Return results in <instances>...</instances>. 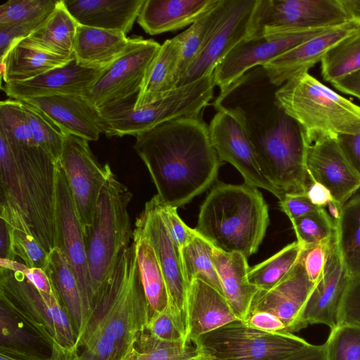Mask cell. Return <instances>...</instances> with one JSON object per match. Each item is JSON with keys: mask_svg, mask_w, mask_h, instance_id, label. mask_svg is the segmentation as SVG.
Here are the masks:
<instances>
[{"mask_svg": "<svg viewBox=\"0 0 360 360\" xmlns=\"http://www.w3.org/2000/svg\"><path fill=\"white\" fill-rule=\"evenodd\" d=\"M274 86L264 71H252L221 95L219 105L243 115L263 175L284 196L306 195L309 144L298 123L276 103Z\"/></svg>", "mask_w": 360, "mask_h": 360, "instance_id": "6da1fadb", "label": "cell"}, {"mask_svg": "<svg viewBox=\"0 0 360 360\" xmlns=\"http://www.w3.org/2000/svg\"><path fill=\"white\" fill-rule=\"evenodd\" d=\"M135 136L134 148L162 203L178 208L215 181L222 161L200 117L167 121Z\"/></svg>", "mask_w": 360, "mask_h": 360, "instance_id": "7a4b0ae2", "label": "cell"}, {"mask_svg": "<svg viewBox=\"0 0 360 360\" xmlns=\"http://www.w3.org/2000/svg\"><path fill=\"white\" fill-rule=\"evenodd\" d=\"M56 165L39 146L10 142L0 132V218L47 253L56 247Z\"/></svg>", "mask_w": 360, "mask_h": 360, "instance_id": "3957f363", "label": "cell"}, {"mask_svg": "<svg viewBox=\"0 0 360 360\" xmlns=\"http://www.w3.org/2000/svg\"><path fill=\"white\" fill-rule=\"evenodd\" d=\"M150 318L133 241L119 255L77 340L78 353L87 339L102 331L115 343L116 360H126Z\"/></svg>", "mask_w": 360, "mask_h": 360, "instance_id": "277c9868", "label": "cell"}, {"mask_svg": "<svg viewBox=\"0 0 360 360\" xmlns=\"http://www.w3.org/2000/svg\"><path fill=\"white\" fill-rule=\"evenodd\" d=\"M269 222L268 206L257 188L219 183L202 204L194 229L214 248L248 259L257 251Z\"/></svg>", "mask_w": 360, "mask_h": 360, "instance_id": "5b68a950", "label": "cell"}, {"mask_svg": "<svg viewBox=\"0 0 360 360\" xmlns=\"http://www.w3.org/2000/svg\"><path fill=\"white\" fill-rule=\"evenodd\" d=\"M275 100L298 123L309 144L324 138L360 134V106L308 71L278 86Z\"/></svg>", "mask_w": 360, "mask_h": 360, "instance_id": "8992f818", "label": "cell"}, {"mask_svg": "<svg viewBox=\"0 0 360 360\" xmlns=\"http://www.w3.org/2000/svg\"><path fill=\"white\" fill-rule=\"evenodd\" d=\"M0 304L58 360H74L77 335L58 297L37 290L20 272L0 267Z\"/></svg>", "mask_w": 360, "mask_h": 360, "instance_id": "52a82bcc", "label": "cell"}, {"mask_svg": "<svg viewBox=\"0 0 360 360\" xmlns=\"http://www.w3.org/2000/svg\"><path fill=\"white\" fill-rule=\"evenodd\" d=\"M132 193L111 170L101 191L91 225L84 231L92 310L120 252L131 245L129 205Z\"/></svg>", "mask_w": 360, "mask_h": 360, "instance_id": "ba28073f", "label": "cell"}, {"mask_svg": "<svg viewBox=\"0 0 360 360\" xmlns=\"http://www.w3.org/2000/svg\"><path fill=\"white\" fill-rule=\"evenodd\" d=\"M192 343L207 360H277L311 345L293 333L260 330L240 319L205 333Z\"/></svg>", "mask_w": 360, "mask_h": 360, "instance_id": "9c48e42d", "label": "cell"}, {"mask_svg": "<svg viewBox=\"0 0 360 360\" xmlns=\"http://www.w3.org/2000/svg\"><path fill=\"white\" fill-rule=\"evenodd\" d=\"M259 0H220L198 54L176 86L193 82L214 72L240 42L254 35Z\"/></svg>", "mask_w": 360, "mask_h": 360, "instance_id": "30bf717a", "label": "cell"}, {"mask_svg": "<svg viewBox=\"0 0 360 360\" xmlns=\"http://www.w3.org/2000/svg\"><path fill=\"white\" fill-rule=\"evenodd\" d=\"M135 226L149 240L163 273L168 294V308L177 328L187 343L188 331L187 296L181 249L172 240L160 215L157 195L148 201Z\"/></svg>", "mask_w": 360, "mask_h": 360, "instance_id": "8fae6325", "label": "cell"}, {"mask_svg": "<svg viewBox=\"0 0 360 360\" xmlns=\"http://www.w3.org/2000/svg\"><path fill=\"white\" fill-rule=\"evenodd\" d=\"M208 127L211 143L219 159L235 167L245 183L268 191L281 200L284 195L262 174L241 112L216 106Z\"/></svg>", "mask_w": 360, "mask_h": 360, "instance_id": "7c38bea8", "label": "cell"}, {"mask_svg": "<svg viewBox=\"0 0 360 360\" xmlns=\"http://www.w3.org/2000/svg\"><path fill=\"white\" fill-rule=\"evenodd\" d=\"M349 21L340 0H259L254 35L332 27Z\"/></svg>", "mask_w": 360, "mask_h": 360, "instance_id": "4fadbf2b", "label": "cell"}, {"mask_svg": "<svg viewBox=\"0 0 360 360\" xmlns=\"http://www.w3.org/2000/svg\"><path fill=\"white\" fill-rule=\"evenodd\" d=\"M60 163L64 170L83 232L93 221L96 203L112 170L109 164H99L89 141L63 134Z\"/></svg>", "mask_w": 360, "mask_h": 360, "instance_id": "5bb4252c", "label": "cell"}, {"mask_svg": "<svg viewBox=\"0 0 360 360\" xmlns=\"http://www.w3.org/2000/svg\"><path fill=\"white\" fill-rule=\"evenodd\" d=\"M332 27L252 35L240 42L216 67L214 84L226 91L248 70L271 60Z\"/></svg>", "mask_w": 360, "mask_h": 360, "instance_id": "9a60e30c", "label": "cell"}, {"mask_svg": "<svg viewBox=\"0 0 360 360\" xmlns=\"http://www.w3.org/2000/svg\"><path fill=\"white\" fill-rule=\"evenodd\" d=\"M55 228L56 247L63 252L74 273L90 317L92 291L84 235L60 162L56 169Z\"/></svg>", "mask_w": 360, "mask_h": 360, "instance_id": "2e32d148", "label": "cell"}, {"mask_svg": "<svg viewBox=\"0 0 360 360\" xmlns=\"http://www.w3.org/2000/svg\"><path fill=\"white\" fill-rule=\"evenodd\" d=\"M160 46L153 39L136 37L127 51L102 73L85 97L97 109L134 97Z\"/></svg>", "mask_w": 360, "mask_h": 360, "instance_id": "e0dca14e", "label": "cell"}, {"mask_svg": "<svg viewBox=\"0 0 360 360\" xmlns=\"http://www.w3.org/2000/svg\"><path fill=\"white\" fill-rule=\"evenodd\" d=\"M306 163L310 181L325 186L342 205L360 188V176L345 155L338 138H324L308 145Z\"/></svg>", "mask_w": 360, "mask_h": 360, "instance_id": "ac0fdd59", "label": "cell"}, {"mask_svg": "<svg viewBox=\"0 0 360 360\" xmlns=\"http://www.w3.org/2000/svg\"><path fill=\"white\" fill-rule=\"evenodd\" d=\"M315 285L299 259L295 268L274 287L258 290L249 314L257 311L271 313L285 324V333L298 332L302 330L303 311Z\"/></svg>", "mask_w": 360, "mask_h": 360, "instance_id": "d6986e66", "label": "cell"}, {"mask_svg": "<svg viewBox=\"0 0 360 360\" xmlns=\"http://www.w3.org/2000/svg\"><path fill=\"white\" fill-rule=\"evenodd\" d=\"M104 71L84 67L73 57L31 79L5 84L2 89L10 98L20 101L54 95L86 96Z\"/></svg>", "mask_w": 360, "mask_h": 360, "instance_id": "ffe728a7", "label": "cell"}, {"mask_svg": "<svg viewBox=\"0 0 360 360\" xmlns=\"http://www.w3.org/2000/svg\"><path fill=\"white\" fill-rule=\"evenodd\" d=\"M24 101L37 108L62 134L94 141L104 133L99 110L84 96L54 95Z\"/></svg>", "mask_w": 360, "mask_h": 360, "instance_id": "44dd1931", "label": "cell"}, {"mask_svg": "<svg viewBox=\"0 0 360 360\" xmlns=\"http://www.w3.org/2000/svg\"><path fill=\"white\" fill-rule=\"evenodd\" d=\"M349 281L335 240L323 274L306 304L301 328L312 324L326 325L330 330L334 328L338 324L340 305Z\"/></svg>", "mask_w": 360, "mask_h": 360, "instance_id": "7402d4cb", "label": "cell"}, {"mask_svg": "<svg viewBox=\"0 0 360 360\" xmlns=\"http://www.w3.org/2000/svg\"><path fill=\"white\" fill-rule=\"evenodd\" d=\"M356 23L349 21L334 27L281 54L262 68L270 82L280 86L292 77L309 71L326 53L352 32Z\"/></svg>", "mask_w": 360, "mask_h": 360, "instance_id": "603a6c76", "label": "cell"}, {"mask_svg": "<svg viewBox=\"0 0 360 360\" xmlns=\"http://www.w3.org/2000/svg\"><path fill=\"white\" fill-rule=\"evenodd\" d=\"M187 343L199 336L238 319L225 296L204 281L190 284L187 296Z\"/></svg>", "mask_w": 360, "mask_h": 360, "instance_id": "cb8c5ba5", "label": "cell"}, {"mask_svg": "<svg viewBox=\"0 0 360 360\" xmlns=\"http://www.w3.org/2000/svg\"><path fill=\"white\" fill-rule=\"evenodd\" d=\"M145 0H63L79 25L122 33L131 31Z\"/></svg>", "mask_w": 360, "mask_h": 360, "instance_id": "d4e9b609", "label": "cell"}, {"mask_svg": "<svg viewBox=\"0 0 360 360\" xmlns=\"http://www.w3.org/2000/svg\"><path fill=\"white\" fill-rule=\"evenodd\" d=\"M219 0H145L137 22L148 34L175 31L194 23Z\"/></svg>", "mask_w": 360, "mask_h": 360, "instance_id": "484cf974", "label": "cell"}, {"mask_svg": "<svg viewBox=\"0 0 360 360\" xmlns=\"http://www.w3.org/2000/svg\"><path fill=\"white\" fill-rule=\"evenodd\" d=\"M136 37L120 32L78 25L73 56L78 64L89 68L105 70L124 54Z\"/></svg>", "mask_w": 360, "mask_h": 360, "instance_id": "4316f807", "label": "cell"}, {"mask_svg": "<svg viewBox=\"0 0 360 360\" xmlns=\"http://www.w3.org/2000/svg\"><path fill=\"white\" fill-rule=\"evenodd\" d=\"M213 258L224 295L236 317L245 321L259 290L248 278V259L241 253L225 252L214 247Z\"/></svg>", "mask_w": 360, "mask_h": 360, "instance_id": "83f0119b", "label": "cell"}, {"mask_svg": "<svg viewBox=\"0 0 360 360\" xmlns=\"http://www.w3.org/2000/svg\"><path fill=\"white\" fill-rule=\"evenodd\" d=\"M44 271L72 323L77 340L84 330L89 315L74 273L58 247L49 253Z\"/></svg>", "mask_w": 360, "mask_h": 360, "instance_id": "f1b7e54d", "label": "cell"}, {"mask_svg": "<svg viewBox=\"0 0 360 360\" xmlns=\"http://www.w3.org/2000/svg\"><path fill=\"white\" fill-rule=\"evenodd\" d=\"M179 44L174 37L161 44L148 67L134 106L139 108L164 97L177 84Z\"/></svg>", "mask_w": 360, "mask_h": 360, "instance_id": "f546056e", "label": "cell"}, {"mask_svg": "<svg viewBox=\"0 0 360 360\" xmlns=\"http://www.w3.org/2000/svg\"><path fill=\"white\" fill-rule=\"evenodd\" d=\"M78 25L66 9L63 0H60L46 20L20 41L53 55L72 58Z\"/></svg>", "mask_w": 360, "mask_h": 360, "instance_id": "4dcf8cb0", "label": "cell"}, {"mask_svg": "<svg viewBox=\"0 0 360 360\" xmlns=\"http://www.w3.org/2000/svg\"><path fill=\"white\" fill-rule=\"evenodd\" d=\"M73 57L53 55L20 41L0 60L1 77L5 84L29 80L66 64Z\"/></svg>", "mask_w": 360, "mask_h": 360, "instance_id": "1f68e13d", "label": "cell"}, {"mask_svg": "<svg viewBox=\"0 0 360 360\" xmlns=\"http://www.w3.org/2000/svg\"><path fill=\"white\" fill-rule=\"evenodd\" d=\"M141 279L151 316L168 306V294L165 277L155 251L145 234L137 227L133 231Z\"/></svg>", "mask_w": 360, "mask_h": 360, "instance_id": "d6a6232c", "label": "cell"}, {"mask_svg": "<svg viewBox=\"0 0 360 360\" xmlns=\"http://www.w3.org/2000/svg\"><path fill=\"white\" fill-rule=\"evenodd\" d=\"M336 240L350 280H360V193L344 204Z\"/></svg>", "mask_w": 360, "mask_h": 360, "instance_id": "836d02e7", "label": "cell"}, {"mask_svg": "<svg viewBox=\"0 0 360 360\" xmlns=\"http://www.w3.org/2000/svg\"><path fill=\"white\" fill-rule=\"evenodd\" d=\"M184 275L189 287L200 278L217 289L223 290L213 258V246L196 231L191 240L181 248Z\"/></svg>", "mask_w": 360, "mask_h": 360, "instance_id": "e575fe53", "label": "cell"}, {"mask_svg": "<svg viewBox=\"0 0 360 360\" xmlns=\"http://www.w3.org/2000/svg\"><path fill=\"white\" fill-rule=\"evenodd\" d=\"M302 245L294 241L249 269L248 278L259 290H268L283 279L297 264Z\"/></svg>", "mask_w": 360, "mask_h": 360, "instance_id": "d590c367", "label": "cell"}, {"mask_svg": "<svg viewBox=\"0 0 360 360\" xmlns=\"http://www.w3.org/2000/svg\"><path fill=\"white\" fill-rule=\"evenodd\" d=\"M321 63V75L330 83L359 70L360 23H356L352 32L331 48Z\"/></svg>", "mask_w": 360, "mask_h": 360, "instance_id": "8d00e7d4", "label": "cell"}, {"mask_svg": "<svg viewBox=\"0 0 360 360\" xmlns=\"http://www.w3.org/2000/svg\"><path fill=\"white\" fill-rule=\"evenodd\" d=\"M199 355L193 343L161 340L145 330L126 360H189Z\"/></svg>", "mask_w": 360, "mask_h": 360, "instance_id": "74e56055", "label": "cell"}, {"mask_svg": "<svg viewBox=\"0 0 360 360\" xmlns=\"http://www.w3.org/2000/svg\"><path fill=\"white\" fill-rule=\"evenodd\" d=\"M60 0H8L0 6V25H33L40 27Z\"/></svg>", "mask_w": 360, "mask_h": 360, "instance_id": "f35d334b", "label": "cell"}, {"mask_svg": "<svg viewBox=\"0 0 360 360\" xmlns=\"http://www.w3.org/2000/svg\"><path fill=\"white\" fill-rule=\"evenodd\" d=\"M21 101L34 143L49 153L56 162H59L63 134L34 105Z\"/></svg>", "mask_w": 360, "mask_h": 360, "instance_id": "ab89813d", "label": "cell"}, {"mask_svg": "<svg viewBox=\"0 0 360 360\" xmlns=\"http://www.w3.org/2000/svg\"><path fill=\"white\" fill-rule=\"evenodd\" d=\"M302 248L317 245L336 236V227L324 207L290 221Z\"/></svg>", "mask_w": 360, "mask_h": 360, "instance_id": "60d3db41", "label": "cell"}, {"mask_svg": "<svg viewBox=\"0 0 360 360\" xmlns=\"http://www.w3.org/2000/svg\"><path fill=\"white\" fill-rule=\"evenodd\" d=\"M217 5L209 10L187 30L175 37L180 47L177 83L202 46Z\"/></svg>", "mask_w": 360, "mask_h": 360, "instance_id": "b9f144b4", "label": "cell"}, {"mask_svg": "<svg viewBox=\"0 0 360 360\" xmlns=\"http://www.w3.org/2000/svg\"><path fill=\"white\" fill-rule=\"evenodd\" d=\"M325 344L327 360H360V326L338 323Z\"/></svg>", "mask_w": 360, "mask_h": 360, "instance_id": "7bdbcfd3", "label": "cell"}, {"mask_svg": "<svg viewBox=\"0 0 360 360\" xmlns=\"http://www.w3.org/2000/svg\"><path fill=\"white\" fill-rule=\"evenodd\" d=\"M0 132L8 141L34 144L22 101L9 98L0 103Z\"/></svg>", "mask_w": 360, "mask_h": 360, "instance_id": "ee69618b", "label": "cell"}, {"mask_svg": "<svg viewBox=\"0 0 360 360\" xmlns=\"http://www.w3.org/2000/svg\"><path fill=\"white\" fill-rule=\"evenodd\" d=\"M6 227L10 239V248L7 259L15 260L16 257H18L29 268H40L44 270L49 253L32 235L18 229L9 228L7 226Z\"/></svg>", "mask_w": 360, "mask_h": 360, "instance_id": "f6af8a7d", "label": "cell"}, {"mask_svg": "<svg viewBox=\"0 0 360 360\" xmlns=\"http://www.w3.org/2000/svg\"><path fill=\"white\" fill-rule=\"evenodd\" d=\"M0 345L37 351L32 347V340L39 339L2 304H0Z\"/></svg>", "mask_w": 360, "mask_h": 360, "instance_id": "bcb514c9", "label": "cell"}, {"mask_svg": "<svg viewBox=\"0 0 360 360\" xmlns=\"http://www.w3.org/2000/svg\"><path fill=\"white\" fill-rule=\"evenodd\" d=\"M336 236L321 243L302 248L300 259L309 279L316 284L321 278Z\"/></svg>", "mask_w": 360, "mask_h": 360, "instance_id": "7dc6e473", "label": "cell"}, {"mask_svg": "<svg viewBox=\"0 0 360 360\" xmlns=\"http://www.w3.org/2000/svg\"><path fill=\"white\" fill-rule=\"evenodd\" d=\"M158 199L160 215L172 240L181 249L191 240L195 234V231L188 227L181 219L176 207L165 205L160 202L158 197Z\"/></svg>", "mask_w": 360, "mask_h": 360, "instance_id": "c3c4849f", "label": "cell"}, {"mask_svg": "<svg viewBox=\"0 0 360 360\" xmlns=\"http://www.w3.org/2000/svg\"><path fill=\"white\" fill-rule=\"evenodd\" d=\"M145 330L157 339L168 342L182 341L185 343L182 334L174 323L168 306L162 311L151 316Z\"/></svg>", "mask_w": 360, "mask_h": 360, "instance_id": "681fc988", "label": "cell"}, {"mask_svg": "<svg viewBox=\"0 0 360 360\" xmlns=\"http://www.w3.org/2000/svg\"><path fill=\"white\" fill-rule=\"evenodd\" d=\"M341 323L360 326V280H350L346 288L338 316V324Z\"/></svg>", "mask_w": 360, "mask_h": 360, "instance_id": "f907efd6", "label": "cell"}, {"mask_svg": "<svg viewBox=\"0 0 360 360\" xmlns=\"http://www.w3.org/2000/svg\"><path fill=\"white\" fill-rule=\"evenodd\" d=\"M38 27L33 25H0V60L11 47L29 37Z\"/></svg>", "mask_w": 360, "mask_h": 360, "instance_id": "816d5d0a", "label": "cell"}, {"mask_svg": "<svg viewBox=\"0 0 360 360\" xmlns=\"http://www.w3.org/2000/svg\"><path fill=\"white\" fill-rule=\"evenodd\" d=\"M279 206L290 221L316 212L319 209L305 195H285L279 200Z\"/></svg>", "mask_w": 360, "mask_h": 360, "instance_id": "f5cc1de1", "label": "cell"}, {"mask_svg": "<svg viewBox=\"0 0 360 360\" xmlns=\"http://www.w3.org/2000/svg\"><path fill=\"white\" fill-rule=\"evenodd\" d=\"M248 326L266 332H285V324L274 314L267 311H257L248 315L244 321Z\"/></svg>", "mask_w": 360, "mask_h": 360, "instance_id": "db71d44e", "label": "cell"}, {"mask_svg": "<svg viewBox=\"0 0 360 360\" xmlns=\"http://www.w3.org/2000/svg\"><path fill=\"white\" fill-rule=\"evenodd\" d=\"M338 140L351 165L360 176V134L339 136Z\"/></svg>", "mask_w": 360, "mask_h": 360, "instance_id": "11a10c76", "label": "cell"}, {"mask_svg": "<svg viewBox=\"0 0 360 360\" xmlns=\"http://www.w3.org/2000/svg\"><path fill=\"white\" fill-rule=\"evenodd\" d=\"M0 360H58L56 357L46 356L38 351L0 345Z\"/></svg>", "mask_w": 360, "mask_h": 360, "instance_id": "9f6ffc18", "label": "cell"}, {"mask_svg": "<svg viewBox=\"0 0 360 360\" xmlns=\"http://www.w3.org/2000/svg\"><path fill=\"white\" fill-rule=\"evenodd\" d=\"M306 196L317 207H326L334 199L330 191L325 186L314 181H310Z\"/></svg>", "mask_w": 360, "mask_h": 360, "instance_id": "6f0895ef", "label": "cell"}, {"mask_svg": "<svg viewBox=\"0 0 360 360\" xmlns=\"http://www.w3.org/2000/svg\"><path fill=\"white\" fill-rule=\"evenodd\" d=\"M22 274L39 291L56 295L51 281L44 269L40 268L27 267Z\"/></svg>", "mask_w": 360, "mask_h": 360, "instance_id": "680465c9", "label": "cell"}, {"mask_svg": "<svg viewBox=\"0 0 360 360\" xmlns=\"http://www.w3.org/2000/svg\"><path fill=\"white\" fill-rule=\"evenodd\" d=\"M338 91L360 99V70L331 82Z\"/></svg>", "mask_w": 360, "mask_h": 360, "instance_id": "91938a15", "label": "cell"}, {"mask_svg": "<svg viewBox=\"0 0 360 360\" xmlns=\"http://www.w3.org/2000/svg\"><path fill=\"white\" fill-rule=\"evenodd\" d=\"M277 360H327L326 344L310 346Z\"/></svg>", "mask_w": 360, "mask_h": 360, "instance_id": "94428289", "label": "cell"}, {"mask_svg": "<svg viewBox=\"0 0 360 360\" xmlns=\"http://www.w3.org/2000/svg\"><path fill=\"white\" fill-rule=\"evenodd\" d=\"M350 20L360 23V0H340Z\"/></svg>", "mask_w": 360, "mask_h": 360, "instance_id": "6125c7cd", "label": "cell"}, {"mask_svg": "<svg viewBox=\"0 0 360 360\" xmlns=\"http://www.w3.org/2000/svg\"><path fill=\"white\" fill-rule=\"evenodd\" d=\"M0 236L1 259H7L10 248V239L6 225L1 219L0 223Z\"/></svg>", "mask_w": 360, "mask_h": 360, "instance_id": "be15d7a7", "label": "cell"}, {"mask_svg": "<svg viewBox=\"0 0 360 360\" xmlns=\"http://www.w3.org/2000/svg\"><path fill=\"white\" fill-rule=\"evenodd\" d=\"M342 207L343 205L333 199L324 207L336 229L341 218Z\"/></svg>", "mask_w": 360, "mask_h": 360, "instance_id": "e7e4bbea", "label": "cell"}, {"mask_svg": "<svg viewBox=\"0 0 360 360\" xmlns=\"http://www.w3.org/2000/svg\"><path fill=\"white\" fill-rule=\"evenodd\" d=\"M0 267L22 274L28 266L24 263L17 262L16 259H0Z\"/></svg>", "mask_w": 360, "mask_h": 360, "instance_id": "03108f58", "label": "cell"}, {"mask_svg": "<svg viewBox=\"0 0 360 360\" xmlns=\"http://www.w3.org/2000/svg\"><path fill=\"white\" fill-rule=\"evenodd\" d=\"M189 360H207L206 359L203 358L202 356H201L200 355H199L198 356H196V357H194V358H192Z\"/></svg>", "mask_w": 360, "mask_h": 360, "instance_id": "003e7915", "label": "cell"}]
</instances>
